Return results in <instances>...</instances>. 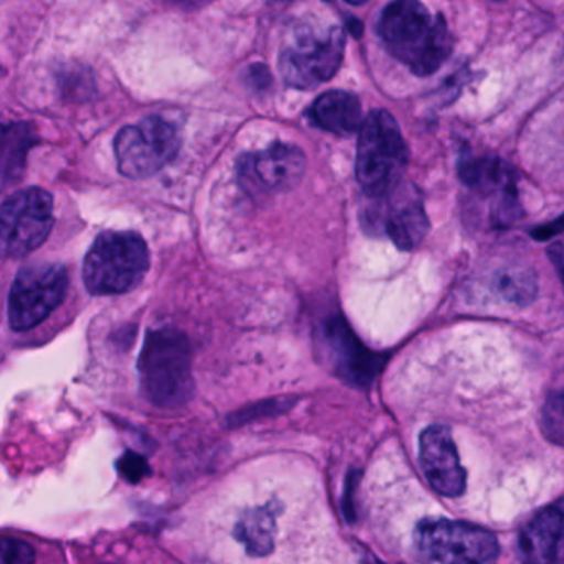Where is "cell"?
Listing matches in <instances>:
<instances>
[{
	"instance_id": "cell-6",
	"label": "cell",
	"mask_w": 564,
	"mask_h": 564,
	"mask_svg": "<svg viewBox=\"0 0 564 564\" xmlns=\"http://www.w3.org/2000/svg\"><path fill=\"white\" fill-rule=\"evenodd\" d=\"M180 130L163 118L150 117L124 127L115 138L118 171L130 180L160 173L180 153Z\"/></svg>"
},
{
	"instance_id": "cell-18",
	"label": "cell",
	"mask_w": 564,
	"mask_h": 564,
	"mask_svg": "<svg viewBox=\"0 0 564 564\" xmlns=\"http://www.w3.org/2000/svg\"><path fill=\"white\" fill-rule=\"evenodd\" d=\"M498 290L508 302L528 303L533 300L536 286L524 272H507L498 279Z\"/></svg>"
},
{
	"instance_id": "cell-16",
	"label": "cell",
	"mask_w": 564,
	"mask_h": 564,
	"mask_svg": "<svg viewBox=\"0 0 564 564\" xmlns=\"http://www.w3.org/2000/svg\"><path fill=\"white\" fill-rule=\"evenodd\" d=\"M280 505L276 501L265 507L250 508L243 511L234 528L237 540L246 546L250 556H269L275 547L276 517Z\"/></svg>"
},
{
	"instance_id": "cell-22",
	"label": "cell",
	"mask_w": 564,
	"mask_h": 564,
	"mask_svg": "<svg viewBox=\"0 0 564 564\" xmlns=\"http://www.w3.org/2000/svg\"><path fill=\"white\" fill-rule=\"evenodd\" d=\"M117 467L121 477L130 484H140L144 477L150 475V464L147 458L133 451L124 452L118 460Z\"/></svg>"
},
{
	"instance_id": "cell-12",
	"label": "cell",
	"mask_w": 564,
	"mask_h": 564,
	"mask_svg": "<svg viewBox=\"0 0 564 564\" xmlns=\"http://www.w3.org/2000/svg\"><path fill=\"white\" fill-rule=\"evenodd\" d=\"M422 470L429 484L444 497H458L465 490V471L458 460L451 431L444 425L425 429L419 441Z\"/></svg>"
},
{
	"instance_id": "cell-11",
	"label": "cell",
	"mask_w": 564,
	"mask_h": 564,
	"mask_svg": "<svg viewBox=\"0 0 564 564\" xmlns=\"http://www.w3.org/2000/svg\"><path fill=\"white\" fill-rule=\"evenodd\" d=\"M319 356L332 371L352 386H368L381 368V359L359 343L341 316H329L316 333Z\"/></svg>"
},
{
	"instance_id": "cell-9",
	"label": "cell",
	"mask_w": 564,
	"mask_h": 564,
	"mask_svg": "<svg viewBox=\"0 0 564 564\" xmlns=\"http://www.w3.org/2000/svg\"><path fill=\"white\" fill-rule=\"evenodd\" d=\"M2 250L12 259L29 256L51 236L54 199L41 187L18 191L2 206Z\"/></svg>"
},
{
	"instance_id": "cell-19",
	"label": "cell",
	"mask_w": 564,
	"mask_h": 564,
	"mask_svg": "<svg viewBox=\"0 0 564 564\" xmlns=\"http://www.w3.org/2000/svg\"><path fill=\"white\" fill-rule=\"evenodd\" d=\"M295 399H270V401L259 402V404L249 405L240 409L236 414L230 415V425H243L257 419L269 417V415H279L292 408Z\"/></svg>"
},
{
	"instance_id": "cell-10",
	"label": "cell",
	"mask_w": 564,
	"mask_h": 564,
	"mask_svg": "<svg viewBox=\"0 0 564 564\" xmlns=\"http://www.w3.org/2000/svg\"><path fill=\"white\" fill-rule=\"evenodd\" d=\"M305 167V154L300 148L275 143L265 150L243 154L237 163V177L249 196H272L295 187L302 181Z\"/></svg>"
},
{
	"instance_id": "cell-20",
	"label": "cell",
	"mask_w": 564,
	"mask_h": 564,
	"mask_svg": "<svg viewBox=\"0 0 564 564\" xmlns=\"http://www.w3.org/2000/svg\"><path fill=\"white\" fill-rule=\"evenodd\" d=\"M543 429L547 438L564 445V389L547 399L543 411Z\"/></svg>"
},
{
	"instance_id": "cell-4",
	"label": "cell",
	"mask_w": 564,
	"mask_h": 564,
	"mask_svg": "<svg viewBox=\"0 0 564 564\" xmlns=\"http://www.w3.org/2000/svg\"><path fill=\"white\" fill-rule=\"evenodd\" d=\"M148 269L150 250L140 234L107 230L85 257V285L94 295H117L134 289Z\"/></svg>"
},
{
	"instance_id": "cell-23",
	"label": "cell",
	"mask_w": 564,
	"mask_h": 564,
	"mask_svg": "<svg viewBox=\"0 0 564 564\" xmlns=\"http://www.w3.org/2000/svg\"><path fill=\"white\" fill-rule=\"evenodd\" d=\"M560 232H564V216L554 220V223L547 224V226H543L540 227V229L534 230L533 237L538 240H546L547 237L556 236V234Z\"/></svg>"
},
{
	"instance_id": "cell-17",
	"label": "cell",
	"mask_w": 564,
	"mask_h": 564,
	"mask_svg": "<svg viewBox=\"0 0 564 564\" xmlns=\"http://www.w3.org/2000/svg\"><path fill=\"white\" fill-rule=\"evenodd\" d=\"M32 131L29 124L15 123L4 131V181H15L25 167V156L32 144Z\"/></svg>"
},
{
	"instance_id": "cell-14",
	"label": "cell",
	"mask_w": 564,
	"mask_h": 564,
	"mask_svg": "<svg viewBox=\"0 0 564 564\" xmlns=\"http://www.w3.org/2000/svg\"><path fill=\"white\" fill-rule=\"evenodd\" d=\"M384 230L401 250H414L429 230L427 214L415 194L401 193L388 206Z\"/></svg>"
},
{
	"instance_id": "cell-15",
	"label": "cell",
	"mask_w": 564,
	"mask_h": 564,
	"mask_svg": "<svg viewBox=\"0 0 564 564\" xmlns=\"http://www.w3.org/2000/svg\"><path fill=\"white\" fill-rule=\"evenodd\" d=\"M310 115L322 130L338 137H351L352 133L361 130L365 123L358 97L341 90L323 94L313 104Z\"/></svg>"
},
{
	"instance_id": "cell-1",
	"label": "cell",
	"mask_w": 564,
	"mask_h": 564,
	"mask_svg": "<svg viewBox=\"0 0 564 564\" xmlns=\"http://www.w3.org/2000/svg\"><path fill=\"white\" fill-rule=\"evenodd\" d=\"M378 32L388 51L419 77L435 74L452 52L445 19L414 0L389 4L379 18Z\"/></svg>"
},
{
	"instance_id": "cell-24",
	"label": "cell",
	"mask_w": 564,
	"mask_h": 564,
	"mask_svg": "<svg viewBox=\"0 0 564 564\" xmlns=\"http://www.w3.org/2000/svg\"><path fill=\"white\" fill-rule=\"evenodd\" d=\"M551 260H553L554 265H556L557 272H560L561 282L564 283V253L561 250V246H554L550 252Z\"/></svg>"
},
{
	"instance_id": "cell-5",
	"label": "cell",
	"mask_w": 564,
	"mask_h": 564,
	"mask_svg": "<svg viewBox=\"0 0 564 564\" xmlns=\"http://www.w3.org/2000/svg\"><path fill=\"white\" fill-rule=\"evenodd\" d=\"M345 45V32L339 25H296L279 58L283 80L300 90L325 84L338 72Z\"/></svg>"
},
{
	"instance_id": "cell-2",
	"label": "cell",
	"mask_w": 564,
	"mask_h": 564,
	"mask_svg": "<svg viewBox=\"0 0 564 564\" xmlns=\"http://www.w3.org/2000/svg\"><path fill=\"white\" fill-rule=\"evenodd\" d=\"M141 391L161 409H180L193 399V351L189 339L177 329L148 333L138 359Z\"/></svg>"
},
{
	"instance_id": "cell-8",
	"label": "cell",
	"mask_w": 564,
	"mask_h": 564,
	"mask_svg": "<svg viewBox=\"0 0 564 564\" xmlns=\"http://www.w3.org/2000/svg\"><path fill=\"white\" fill-rule=\"evenodd\" d=\"M68 272L61 263L24 267L12 283L9 322L15 332L41 325L67 295Z\"/></svg>"
},
{
	"instance_id": "cell-7",
	"label": "cell",
	"mask_w": 564,
	"mask_h": 564,
	"mask_svg": "<svg viewBox=\"0 0 564 564\" xmlns=\"http://www.w3.org/2000/svg\"><path fill=\"white\" fill-rule=\"evenodd\" d=\"M415 544L438 564H487L498 556V541L485 528L464 521L432 518L415 528Z\"/></svg>"
},
{
	"instance_id": "cell-3",
	"label": "cell",
	"mask_w": 564,
	"mask_h": 564,
	"mask_svg": "<svg viewBox=\"0 0 564 564\" xmlns=\"http://www.w3.org/2000/svg\"><path fill=\"white\" fill-rule=\"evenodd\" d=\"M408 147L394 118L384 110L366 117L356 151V180L371 197L394 193L408 167Z\"/></svg>"
},
{
	"instance_id": "cell-21",
	"label": "cell",
	"mask_w": 564,
	"mask_h": 564,
	"mask_svg": "<svg viewBox=\"0 0 564 564\" xmlns=\"http://www.w3.org/2000/svg\"><path fill=\"white\" fill-rule=\"evenodd\" d=\"M2 564H34L35 551L31 544L19 538H4L0 547Z\"/></svg>"
},
{
	"instance_id": "cell-13",
	"label": "cell",
	"mask_w": 564,
	"mask_h": 564,
	"mask_svg": "<svg viewBox=\"0 0 564 564\" xmlns=\"http://www.w3.org/2000/svg\"><path fill=\"white\" fill-rule=\"evenodd\" d=\"M518 553L523 564H564V511H540L521 530Z\"/></svg>"
}]
</instances>
